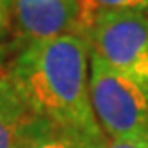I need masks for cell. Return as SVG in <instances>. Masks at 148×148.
I'll use <instances>...</instances> for the list:
<instances>
[{
    "mask_svg": "<svg viewBox=\"0 0 148 148\" xmlns=\"http://www.w3.org/2000/svg\"><path fill=\"white\" fill-rule=\"evenodd\" d=\"M89 59L91 47L84 38L36 41L14 56L5 77L34 116L89 136H105L91 107Z\"/></svg>",
    "mask_w": 148,
    "mask_h": 148,
    "instance_id": "cell-1",
    "label": "cell"
},
{
    "mask_svg": "<svg viewBox=\"0 0 148 148\" xmlns=\"http://www.w3.org/2000/svg\"><path fill=\"white\" fill-rule=\"evenodd\" d=\"M89 95L93 114L105 136L148 137V88L114 71L93 52Z\"/></svg>",
    "mask_w": 148,
    "mask_h": 148,
    "instance_id": "cell-2",
    "label": "cell"
},
{
    "mask_svg": "<svg viewBox=\"0 0 148 148\" xmlns=\"http://www.w3.org/2000/svg\"><path fill=\"white\" fill-rule=\"evenodd\" d=\"M89 47L109 68L148 88V13H97Z\"/></svg>",
    "mask_w": 148,
    "mask_h": 148,
    "instance_id": "cell-3",
    "label": "cell"
},
{
    "mask_svg": "<svg viewBox=\"0 0 148 148\" xmlns=\"http://www.w3.org/2000/svg\"><path fill=\"white\" fill-rule=\"evenodd\" d=\"M95 14L89 0H13L9 27L23 47L61 36L89 41Z\"/></svg>",
    "mask_w": 148,
    "mask_h": 148,
    "instance_id": "cell-4",
    "label": "cell"
},
{
    "mask_svg": "<svg viewBox=\"0 0 148 148\" xmlns=\"http://www.w3.org/2000/svg\"><path fill=\"white\" fill-rule=\"evenodd\" d=\"M105 136H89L75 129H68L48 120L38 118L30 121L22 148H105Z\"/></svg>",
    "mask_w": 148,
    "mask_h": 148,
    "instance_id": "cell-5",
    "label": "cell"
},
{
    "mask_svg": "<svg viewBox=\"0 0 148 148\" xmlns=\"http://www.w3.org/2000/svg\"><path fill=\"white\" fill-rule=\"evenodd\" d=\"M34 114L27 109L9 79L0 75V148H22Z\"/></svg>",
    "mask_w": 148,
    "mask_h": 148,
    "instance_id": "cell-6",
    "label": "cell"
},
{
    "mask_svg": "<svg viewBox=\"0 0 148 148\" xmlns=\"http://www.w3.org/2000/svg\"><path fill=\"white\" fill-rule=\"evenodd\" d=\"M95 13L100 11H143L148 13V0H89Z\"/></svg>",
    "mask_w": 148,
    "mask_h": 148,
    "instance_id": "cell-7",
    "label": "cell"
},
{
    "mask_svg": "<svg viewBox=\"0 0 148 148\" xmlns=\"http://www.w3.org/2000/svg\"><path fill=\"white\" fill-rule=\"evenodd\" d=\"M105 148H148V137H123L111 139Z\"/></svg>",
    "mask_w": 148,
    "mask_h": 148,
    "instance_id": "cell-8",
    "label": "cell"
},
{
    "mask_svg": "<svg viewBox=\"0 0 148 148\" xmlns=\"http://www.w3.org/2000/svg\"><path fill=\"white\" fill-rule=\"evenodd\" d=\"M11 4H13V0H0V34H4V30L9 29Z\"/></svg>",
    "mask_w": 148,
    "mask_h": 148,
    "instance_id": "cell-9",
    "label": "cell"
},
{
    "mask_svg": "<svg viewBox=\"0 0 148 148\" xmlns=\"http://www.w3.org/2000/svg\"><path fill=\"white\" fill-rule=\"evenodd\" d=\"M2 36L4 34H0V54H2Z\"/></svg>",
    "mask_w": 148,
    "mask_h": 148,
    "instance_id": "cell-10",
    "label": "cell"
}]
</instances>
